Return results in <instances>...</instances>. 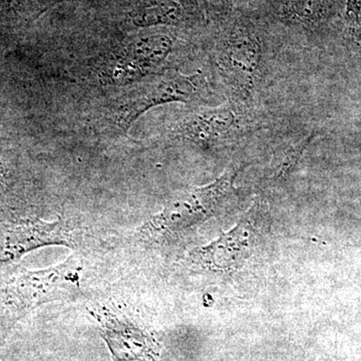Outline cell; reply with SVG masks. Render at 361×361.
<instances>
[{"label":"cell","instance_id":"obj_1","mask_svg":"<svg viewBox=\"0 0 361 361\" xmlns=\"http://www.w3.org/2000/svg\"><path fill=\"white\" fill-rule=\"evenodd\" d=\"M82 272V259L73 253L61 264L44 269L18 267L0 275V338L44 304L80 299Z\"/></svg>","mask_w":361,"mask_h":361},{"label":"cell","instance_id":"obj_2","mask_svg":"<svg viewBox=\"0 0 361 361\" xmlns=\"http://www.w3.org/2000/svg\"><path fill=\"white\" fill-rule=\"evenodd\" d=\"M235 173L226 172L205 186L176 194L160 212L140 228V236L151 243H165L208 220L227 196Z\"/></svg>","mask_w":361,"mask_h":361},{"label":"cell","instance_id":"obj_3","mask_svg":"<svg viewBox=\"0 0 361 361\" xmlns=\"http://www.w3.org/2000/svg\"><path fill=\"white\" fill-rule=\"evenodd\" d=\"M201 77L167 70L116 97L104 109V118L116 132L127 134L133 123L149 109L174 102L192 101L199 96Z\"/></svg>","mask_w":361,"mask_h":361},{"label":"cell","instance_id":"obj_4","mask_svg":"<svg viewBox=\"0 0 361 361\" xmlns=\"http://www.w3.org/2000/svg\"><path fill=\"white\" fill-rule=\"evenodd\" d=\"M218 73L233 92L247 97L257 87L262 63V44L257 32L245 23L228 26L215 49Z\"/></svg>","mask_w":361,"mask_h":361},{"label":"cell","instance_id":"obj_5","mask_svg":"<svg viewBox=\"0 0 361 361\" xmlns=\"http://www.w3.org/2000/svg\"><path fill=\"white\" fill-rule=\"evenodd\" d=\"M121 49L102 65V78L111 84H130L135 80L159 75L174 47L171 33L154 27L126 40ZM161 73V71H160Z\"/></svg>","mask_w":361,"mask_h":361},{"label":"cell","instance_id":"obj_6","mask_svg":"<svg viewBox=\"0 0 361 361\" xmlns=\"http://www.w3.org/2000/svg\"><path fill=\"white\" fill-rule=\"evenodd\" d=\"M244 116L236 104L217 108H197L178 118L170 133L180 141L201 149H213L230 144L241 137L245 128Z\"/></svg>","mask_w":361,"mask_h":361},{"label":"cell","instance_id":"obj_7","mask_svg":"<svg viewBox=\"0 0 361 361\" xmlns=\"http://www.w3.org/2000/svg\"><path fill=\"white\" fill-rule=\"evenodd\" d=\"M113 361H157L160 344L151 331L109 307L90 310Z\"/></svg>","mask_w":361,"mask_h":361},{"label":"cell","instance_id":"obj_8","mask_svg":"<svg viewBox=\"0 0 361 361\" xmlns=\"http://www.w3.org/2000/svg\"><path fill=\"white\" fill-rule=\"evenodd\" d=\"M47 246L75 247L70 225L63 220H28L0 229V265H11Z\"/></svg>","mask_w":361,"mask_h":361},{"label":"cell","instance_id":"obj_9","mask_svg":"<svg viewBox=\"0 0 361 361\" xmlns=\"http://www.w3.org/2000/svg\"><path fill=\"white\" fill-rule=\"evenodd\" d=\"M248 232L239 224L212 243L196 249L190 255L192 263L208 270L232 268L241 261L248 247Z\"/></svg>","mask_w":361,"mask_h":361},{"label":"cell","instance_id":"obj_10","mask_svg":"<svg viewBox=\"0 0 361 361\" xmlns=\"http://www.w3.org/2000/svg\"><path fill=\"white\" fill-rule=\"evenodd\" d=\"M129 20L139 28L179 25L185 21V9L177 0H142L130 11Z\"/></svg>","mask_w":361,"mask_h":361},{"label":"cell","instance_id":"obj_11","mask_svg":"<svg viewBox=\"0 0 361 361\" xmlns=\"http://www.w3.org/2000/svg\"><path fill=\"white\" fill-rule=\"evenodd\" d=\"M280 11L287 20L308 27L329 18L330 0H279Z\"/></svg>","mask_w":361,"mask_h":361},{"label":"cell","instance_id":"obj_12","mask_svg":"<svg viewBox=\"0 0 361 361\" xmlns=\"http://www.w3.org/2000/svg\"><path fill=\"white\" fill-rule=\"evenodd\" d=\"M345 21L353 33L361 35V0H346Z\"/></svg>","mask_w":361,"mask_h":361},{"label":"cell","instance_id":"obj_13","mask_svg":"<svg viewBox=\"0 0 361 361\" xmlns=\"http://www.w3.org/2000/svg\"><path fill=\"white\" fill-rule=\"evenodd\" d=\"M14 1L21 11H25L30 16H39L49 7L63 2V0H14Z\"/></svg>","mask_w":361,"mask_h":361},{"label":"cell","instance_id":"obj_14","mask_svg":"<svg viewBox=\"0 0 361 361\" xmlns=\"http://www.w3.org/2000/svg\"><path fill=\"white\" fill-rule=\"evenodd\" d=\"M207 11L214 16H227L231 11L234 0H203Z\"/></svg>","mask_w":361,"mask_h":361},{"label":"cell","instance_id":"obj_15","mask_svg":"<svg viewBox=\"0 0 361 361\" xmlns=\"http://www.w3.org/2000/svg\"><path fill=\"white\" fill-rule=\"evenodd\" d=\"M9 180H11V173L8 168L0 163V197L7 191Z\"/></svg>","mask_w":361,"mask_h":361},{"label":"cell","instance_id":"obj_16","mask_svg":"<svg viewBox=\"0 0 361 361\" xmlns=\"http://www.w3.org/2000/svg\"><path fill=\"white\" fill-rule=\"evenodd\" d=\"M0 361H1V360H0Z\"/></svg>","mask_w":361,"mask_h":361}]
</instances>
